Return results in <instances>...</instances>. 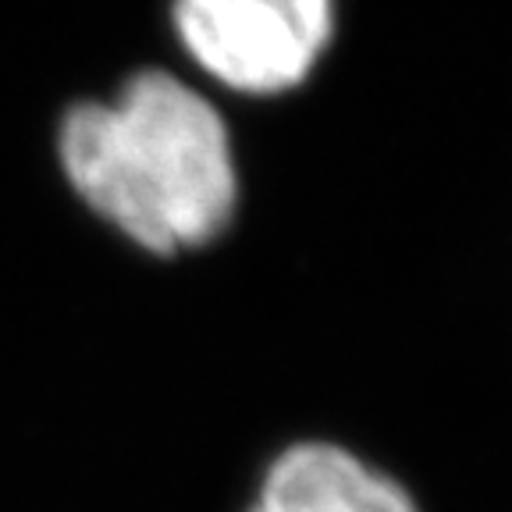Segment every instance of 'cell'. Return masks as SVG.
Instances as JSON below:
<instances>
[{"instance_id": "obj_1", "label": "cell", "mask_w": 512, "mask_h": 512, "mask_svg": "<svg viewBox=\"0 0 512 512\" xmlns=\"http://www.w3.org/2000/svg\"><path fill=\"white\" fill-rule=\"evenodd\" d=\"M72 192L150 256L221 239L239 210V171L221 114L168 72H139L114 100L75 104L57 128Z\"/></svg>"}, {"instance_id": "obj_2", "label": "cell", "mask_w": 512, "mask_h": 512, "mask_svg": "<svg viewBox=\"0 0 512 512\" xmlns=\"http://www.w3.org/2000/svg\"><path fill=\"white\" fill-rule=\"evenodd\" d=\"M185 50L224 86L281 93L306 79L331 36V0H178Z\"/></svg>"}, {"instance_id": "obj_3", "label": "cell", "mask_w": 512, "mask_h": 512, "mask_svg": "<svg viewBox=\"0 0 512 512\" xmlns=\"http://www.w3.org/2000/svg\"><path fill=\"white\" fill-rule=\"evenodd\" d=\"M235 512H431L402 470L328 431L281 438L253 466Z\"/></svg>"}]
</instances>
